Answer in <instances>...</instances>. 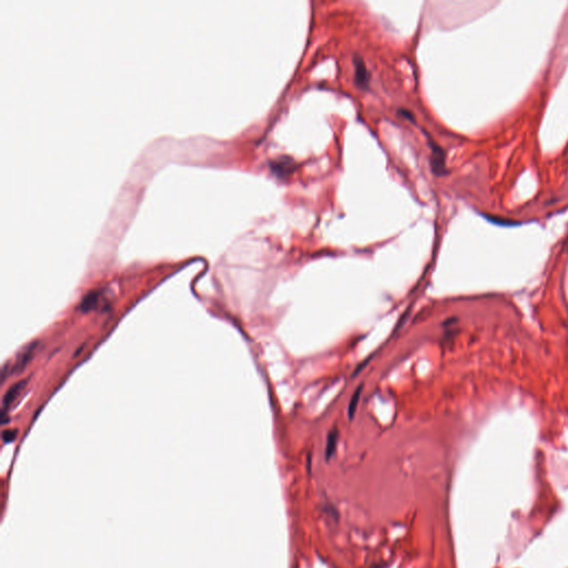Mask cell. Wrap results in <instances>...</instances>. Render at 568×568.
I'll use <instances>...</instances> for the list:
<instances>
[{"label":"cell","instance_id":"1","mask_svg":"<svg viewBox=\"0 0 568 568\" xmlns=\"http://www.w3.org/2000/svg\"><path fill=\"white\" fill-rule=\"evenodd\" d=\"M270 171L278 178L279 180H285L292 176L298 170V162L292 157L281 156L276 159L270 161Z\"/></svg>","mask_w":568,"mask_h":568},{"label":"cell","instance_id":"2","mask_svg":"<svg viewBox=\"0 0 568 568\" xmlns=\"http://www.w3.org/2000/svg\"><path fill=\"white\" fill-rule=\"evenodd\" d=\"M428 146L431 148V158L429 164L434 175L443 176L446 174L445 168V152L439 147L435 141L428 139Z\"/></svg>","mask_w":568,"mask_h":568},{"label":"cell","instance_id":"3","mask_svg":"<svg viewBox=\"0 0 568 568\" xmlns=\"http://www.w3.org/2000/svg\"><path fill=\"white\" fill-rule=\"evenodd\" d=\"M353 63L355 83L362 90H368L370 88V81H371V75H370L368 68L365 66L363 58L358 55V53H355L353 57Z\"/></svg>","mask_w":568,"mask_h":568},{"label":"cell","instance_id":"4","mask_svg":"<svg viewBox=\"0 0 568 568\" xmlns=\"http://www.w3.org/2000/svg\"><path fill=\"white\" fill-rule=\"evenodd\" d=\"M38 347V342H32L29 345H27L26 348H24L20 353L18 354V357L16 359V362L11 367V369H9L8 373L10 374H20L24 368L27 367V365L30 363V361L32 360L34 352H36Z\"/></svg>","mask_w":568,"mask_h":568},{"label":"cell","instance_id":"5","mask_svg":"<svg viewBox=\"0 0 568 568\" xmlns=\"http://www.w3.org/2000/svg\"><path fill=\"white\" fill-rule=\"evenodd\" d=\"M26 386H27L26 381H19L17 383H14L12 386L8 389L2 398V406H3L2 414L6 413V409H8L14 402H16V399L19 397V395L23 392V389L26 388Z\"/></svg>","mask_w":568,"mask_h":568},{"label":"cell","instance_id":"6","mask_svg":"<svg viewBox=\"0 0 568 568\" xmlns=\"http://www.w3.org/2000/svg\"><path fill=\"white\" fill-rule=\"evenodd\" d=\"M101 296H102L101 291H99V290L90 291V292L86 294L85 298L82 299L80 305H79V308H80V310L82 311L83 313L91 312V311L96 310L98 308L99 303H100Z\"/></svg>","mask_w":568,"mask_h":568},{"label":"cell","instance_id":"7","mask_svg":"<svg viewBox=\"0 0 568 568\" xmlns=\"http://www.w3.org/2000/svg\"><path fill=\"white\" fill-rule=\"evenodd\" d=\"M362 389H363V385H360V387H358L357 391L353 394L352 398H351L350 404H349V417L350 419H352L355 412H357V407H358V404L360 402V397H361V393H362Z\"/></svg>","mask_w":568,"mask_h":568},{"label":"cell","instance_id":"8","mask_svg":"<svg viewBox=\"0 0 568 568\" xmlns=\"http://www.w3.org/2000/svg\"><path fill=\"white\" fill-rule=\"evenodd\" d=\"M337 441H338V433L335 431L331 432L329 437H328V448H327L328 456H330L331 454L334 452L335 445H337Z\"/></svg>","mask_w":568,"mask_h":568},{"label":"cell","instance_id":"9","mask_svg":"<svg viewBox=\"0 0 568 568\" xmlns=\"http://www.w3.org/2000/svg\"><path fill=\"white\" fill-rule=\"evenodd\" d=\"M17 431L16 429H7L2 433V438L4 442H12L16 438Z\"/></svg>","mask_w":568,"mask_h":568},{"label":"cell","instance_id":"10","mask_svg":"<svg viewBox=\"0 0 568 568\" xmlns=\"http://www.w3.org/2000/svg\"><path fill=\"white\" fill-rule=\"evenodd\" d=\"M398 113H399V115H401L403 118H405V119H407L408 121L415 123V117H414V115H413V113H412L411 111H408V110H406V109H399V110H398Z\"/></svg>","mask_w":568,"mask_h":568}]
</instances>
